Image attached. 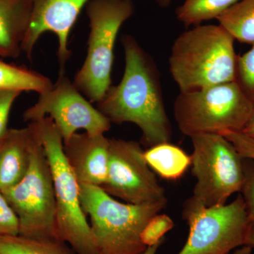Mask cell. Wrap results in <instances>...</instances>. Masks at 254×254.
<instances>
[{"instance_id":"1","label":"cell","mask_w":254,"mask_h":254,"mask_svg":"<svg viewBox=\"0 0 254 254\" xmlns=\"http://www.w3.org/2000/svg\"><path fill=\"white\" fill-rule=\"evenodd\" d=\"M125 68L121 81L112 86L97 109L110 123L134 124L150 147L171 142L173 128L165 109L160 72L136 38L122 37Z\"/></svg>"},{"instance_id":"2","label":"cell","mask_w":254,"mask_h":254,"mask_svg":"<svg viewBox=\"0 0 254 254\" xmlns=\"http://www.w3.org/2000/svg\"><path fill=\"white\" fill-rule=\"evenodd\" d=\"M235 38L219 25H197L177 37L169 68L180 92L201 89L236 79Z\"/></svg>"},{"instance_id":"3","label":"cell","mask_w":254,"mask_h":254,"mask_svg":"<svg viewBox=\"0 0 254 254\" xmlns=\"http://www.w3.org/2000/svg\"><path fill=\"white\" fill-rule=\"evenodd\" d=\"M80 199L90 217L98 254L144 253L142 230L168 203V199L138 205L123 203L102 187L84 184H80Z\"/></svg>"},{"instance_id":"4","label":"cell","mask_w":254,"mask_h":254,"mask_svg":"<svg viewBox=\"0 0 254 254\" xmlns=\"http://www.w3.org/2000/svg\"><path fill=\"white\" fill-rule=\"evenodd\" d=\"M46 153L56 199L57 237L78 254H98L94 235L80 199V184L70 166L64 141L49 117L31 123Z\"/></svg>"},{"instance_id":"5","label":"cell","mask_w":254,"mask_h":254,"mask_svg":"<svg viewBox=\"0 0 254 254\" xmlns=\"http://www.w3.org/2000/svg\"><path fill=\"white\" fill-rule=\"evenodd\" d=\"M134 11L132 0H90L86 4L90 27L88 50L73 82L91 103H100L112 86L117 37Z\"/></svg>"},{"instance_id":"6","label":"cell","mask_w":254,"mask_h":254,"mask_svg":"<svg viewBox=\"0 0 254 254\" xmlns=\"http://www.w3.org/2000/svg\"><path fill=\"white\" fill-rule=\"evenodd\" d=\"M254 108L253 102L235 81L180 92L174 102L173 113L180 131L190 137L242 131Z\"/></svg>"},{"instance_id":"7","label":"cell","mask_w":254,"mask_h":254,"mask_svg":"<svg viewBox=\"0 0 254 254\" xmlns=\"http://www.w3.org/2000/svg\"><path fill=\"white\" fill-rule=\"evenodd\" d=\"M191 173L196 180L193 195L183 208H210L226 203L241 192L245 182L244 158L220 133H200L190 137Z\"/></svg>"},{"instance_id":"8","label":"cell","mask_w":254,"mask_h":254,"mask_svg":"<svg viewBox=\"0 0 254 254\" xmlns=\"http://www.w3.org/2000/svg\"><path fill=\"white\" fill-rule=\"evenodd\" d=\"M36 133L27 173L21 181L2 193L17 215L19 235L33 239H58L53 176Z\"/></svg>"},{"instance_id":"9","label":"cell","mask_w":254,"mask_h":254,"mask_svg":"<svg viewBox=\"0 0 254 254\" xmlns=\"http://www.w3.org/2000/svg\"><path fill=\"white\" fill-rule=\"evenodd\" d=\"M182 216L190 234L178 254H228L246 246L252 225L241 194L228 204L183 210Z\"/></svg>"},{"instance_id":"10","label":"cell","mask_w":254,"mask_h":254,"mask_svg":"<svg viewBox=\"0 0 254 254\" xmlns=\"http://www.w3.org/2000/svg\"><path fill=\"white\" fill-rule=\"evenodd\" d=\"M49 117L58 128L63 141H67L78 130L90 134H105L111 123L75 86L60 72L55 86L39 94L38 101L23 115L24 121L34 123Z\"/></svg>"},{"instance_id":"11","label":"cell","mask_w":254,"mask_h":254,"mask_svg":"<svg viewBox=\"0 0 254 254\" xmlns=\"http://www.w3.org/2000/svg\"><path fill=\"white\" fill-rule=\"evenodd\" d=\"M125 203L143 204L166 200L165 190L144 158V150L134 141L110 139L106 181L101 187Z\"/></svg>"},{"instance_id":"12","label":"cell","mask_w":254,"mask_h":254,"mask_svg":"<svg viewBox=\"0 0 254 254\" xmlns=\"http://www.w3.org/2000/svg\"><path fill=\"white\" fill-rule=\"evenodd\" d=\"M31 23L22 44V52L31 59L37 42L43 33L51 32L58 39L60 72L71 57L68 36L81 10L90 0H32Z\"/></svg>"},{"instance_id":"13","label":"cell","mask_w":254,"mask_h":254,"mask_svg":"<svg viewBox=\"0 0 254 254\" xmlns=\"http://www.w3.org/2000/svg\"><path fill=\"white\" fill-rule=\"evenodd\" d=\"M110 139L105 134L74 133L64 141V152L79 184L101 187L106 181Z\"/></svg>"},{"instance_id":"14","label":"cell","mask_w":254,"mask_h":254,"mask_svg":"<svg viewBox=\"0 0 254 254\" xmlns=\"http://www.w3.org/2000/svg\"><path fill=\"white\" fill-rule=\"evenodd\" d=\"M36 133L31 124L9 128L0 147V190L14 187L27 173Z\"/></svg>"},{"instance_id":"15","label":"cell","mask_w":254,"mask_h":254,"mask_svg":"<svg viewBox=\"0 0 254 254\" xmlns=\"http://www.w3.org/2000/svg\"><path fill=\"white\" fill-rule=\"evenodd\" d=\"M32 0H0V57L17 58L31 23Z\"/></svg>"},{"instance_id":"16","label":"cell","mask_w":254,"mask_h":254,"mask_svg":"<svg viewBox=\"0 0 254 254\" xmlns=\"http://www.w3.org/2000/svg\"><path fill=\"white\" fill-rule=\"evenodd\" d=\"M144 158L154 173L168 181L181 178L191 164L190 155L170 142L150 147L144 151Z\"/></svg>"},{"instance_id":"17","label":"cell","mask_w":254,"mask_h":254,"mask_svg":"<svg viewBox=\"0 0 254 254\" xmlns=\"http://www.w3.org/2000/svg\"><path fill=\"white\" fill-rule=\"evenodd\" d=\"M53 87L51 80L44 75L0 60V90L33 91L41 94Z\"/></svg>"},{"instance_id":"18","label":"cell","mask_w":254,"mask_h":254,"mask_svg":"<svg viewBox=\"0 0 254 254\" xmlns=\"http://www.w3.org/2000/svg\"><path fill=\"white\" fill-rule=\"evenodd\" d=\"M217 20L235 40L254 45V0H240Z\"/></svg>"},{"instance_id":"19","label":"cell","mask_w":254,"mask_h":254,"mask_svg":"<svg viewBox=\"0 0 254 254\" xmlns=\"http://www.w3.org/2000/svg\"><path fill=\"white\" fill-rule=\"evenodd\" d=\"M0 254H78L59 239H33L17 235L0 237Z\"/></svg>"},{"instance_id":"20","label":"cell","mask_w":254,"mask_h":254,"mask_svg":"<svg viewBox=\"0 0 254 254\" xmlns=\"http://www.w3.org/2000/svg\"><path fill=\"white\" fill-rule=\"evenodd\" d=\"M240 0H185L176 10L177 20L185 26H197L218 18Z\"/></svg>"},{"instance_id":"21","label":"cell","mask_w":254,"mask_h":254,"mask_svg":"<svg viewBox=\"0 0 254 254\" xmlns=\"http://www.w3.org/2000/svg\"><path fill=\"white\" fill-rule=\"evenodd\" d=\"M235 81L254 103V45L245 54L237 57Z\"/></svg>"},{"instance_id":"22","label":"cell","mask_w":254,"mask_h":254,"mask_svg":"<svg viewBox=\"0 0 254 254\" xmlns=\"http://www.w3.org/2000/svg\"><path fill=\"white\" fill-rule=\"evenodd\" d=\"M175 226L173 220L166 214H156L148 220L141 234L142 243L148 248L164 240L167 232Z\"/></svg>"},{"instance_id":"23","label":"cell","mask_w":254,"mask_h":254,"mask_svg":"<svg viewBox=\"0 0 254 254\" xmlns=\"http://www.w3.org/2000/svg\"><path fill=\"white\" fill-rule=\"evenodd\" d=\"M19 235V220L0 190V237Z\"/></svg>"},{"instance_id":"24","label":"cell","mask_w":254,"mask_h":254,"mask_svg":"<svg viewBox=\"0 0 254 254\" xmlns=\"http://www.w3.org/2000/svg\"><path fill=\"white\" fill-rule=\"evenodd\" d=\"M245 182L242 187V198L245 201L247 214L252 223L254 224V160L244 158Z\"/></svg>"},{"instance_id":"25","label":"cell","mask_w":254,"mask_h":254,"mask_svg":"<svg viewBox=\"0 0 254 254\" xmlns=\"http://www.w3.org/2000/svg\"><path fill=\"white\" fill-rule=\"evenodd\" d=\"M220 134L227 138L243 158L254 160V138L241 131H227Z\"/></svg>"},{"instance_id":"26","label":"cell","mask_w":254,"mask_h":254,"mask_svg":"<svg viewBox=\"0 0 254 254\" xmlns=\"http://www.w3.org/2000/svg\"><path fill=\"white\" fill-rule=\"evenodd\" d=\"M21 92L0 90V138L4 136L9 128H7L10 112L15 100Z\"/></svg>"},{"instance_id":"27","label":"cell","mask_w":254,"mask_h":254,"mask_svg":"<svg viewBox=\"0 0 254 254\" xmlns=\"http://www.w3.org/2000/svg\"><path fill=\"white\" fill-rule=\"evenodd\" d=\"M241 132L247 135V136L254 138V108L250 120H249L248 123L246 125L243 131Z\"/></svg>"},{"instance_id":"28","label":"cell","mask_w":254,"mask_h":254,"mask_svg":"<svg viewBox=\"0 0 254 254\" xmlns=\"http://www.w3.org/2000/svg\"><path fill=\"white\" fill-rule=\"evenodd\" d=\"M246 246L252 247L254 249V224L251 225L250 231H249L248 236H247V243Z\"/></svg>"},{"instance_id":"29","label":"cell","mask_w":254,"mask_h":254,"mask_svg":"<svg viewBox=\"0 0 254 254\" xmlns=\"http://www.w3.org/2000/svg\"><path fill=\"white\" fill-rule=\"evenodd\" d=\"M163 242L164 240L159 242V243L156 244V245L151 246V247H148L143 254H156L157 252H158L159 248H160L162 244L163 243Z\"/></svg>"},{"instance_id":"30","label":"cell","mask_w":254,"mask_h":254,"mask_svg":"<svg viewBox=\"0 0 254 254\" xmlns=\"http://www.w3.org/2000/svg\"><path fill=\"white\" fill-rule=\"evenodd\" d=\"M252 252V247H249V246H244L240 250H237L233 254H251Z\"/></svg>"},{"instance_id":"31","label":"cell","mask_w":254,"mask_h":254,"mask_svg":"<svg viewBox=\"0 0 254 254\" xmlns=\"http://www.w3.org/2000/svg\"><path fill=\"white\" fill-rule=\"evenodd\" d=\"M155 2L162 8H167L171 4L172 0H154Z\"/></svg>"},{"instance_id":"32","label":"cell","mask_w":254,"mask_h":254,"mask_svg":"<svg viewBox=\"0 0 254 254\" xmlns=\"http://www.w3.org/2000/svg\"><path fill=\"white\" fill-rule=\"evenodd\" d=\"M3 137H4V136H3ZM3 137H1V138H0V147H1V143H2Z\"/></svg>"}]
</instances>
